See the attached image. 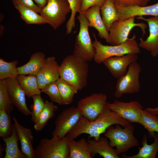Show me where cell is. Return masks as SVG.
Segmentation results:
<instances>
[{"instance_id": "6da1fadb", "label": "cell", "mask_w": 158, "mask_h": 158, "mask_svg": "<svg viewBox=\"0 0 158 158\" xmlns=\"http://www.w3.org/2000/svg\"><path fill=\"white\" fill-rule=\"evenodd\" d=\"M130 123L107 107L93 121H89L82 116L77 123L67 135L68 138L75 139L82 134H87L89 135V138L93 137L97 140L101 135L104 133L110 126L119 124L125 128Z\"/></svg>"}, {"instance_id": "7a4b0ae2", "label": "cell", "mask_w": 158, "mask_h": 158, "mask_svg": "<svg viewBox=\"0 0 158 158\" xmlns=\"http://www.w3.org/2000/svg\"><path fill=\"white\" fill-rule=\"evenodd\" d=\"M89 71L87 62L70 55L60 65V77L80 90L87 85Z\"/></svg>"}, {"instance_id": "3957f363", "label": "cell", "mask_w": 158, "mask_h": 158, "mask_svg": "<svg viewBox=\"0 0 158 158\" xmlns=\"http://www.w3.org/2000/svg\"><path fill=\"white\" fill-rule=\"evenodd\" d=\"M93 45L95 49L94 61L100 64L106 59L111 57L120 56L128 54H138L140 53V47L135 40L136 36L128 38L125 42L116 45H104L98 41L94 33Z\"/></svg>"}, {"instance_id": "277c9868", "label": "cell", "mask_w": 158, "mask_h": 158, "mask_svg": "<svg viewBox=\"0 0 158 158\" xmlns=\"http://www.w3.org/2000/svg\"><path fill=\"white\" fill-rule=\"evenodd\" d=\"M119 125L116 124L115 128L110 126L104 133V136L109 140L110 146L112 148L116 147L118 155L126 153L131 148L139 145L138 141L133 135L134 126L130 123L122 128Z\"/></svg>"}, {"instance_id": "5b68a950", "label": "cell", "mask_w": 158, "mask_h": 158, "mask_svg": "<svg viewBox=\"0 0 158 158\" xmlns=\"http://www.w3.org/2000/svg\"><path fill=\"white\" fill-rule=\"evenodd\" d=\"M80 24L79 33L76 36L73 54L87 62L94 59L95 50L90 37L88 22L84 13H79L77 17Z\"/></svg>"}, {"instance_id": "8992f818", "label": "cell", "mask_w": 158, "mask_h": 158, "mask_svg": "<svg viewBox=\"0 0 158 158\" xmlns=\"http://www.w3.org/2000/svg\"><path fill=\"white\" fill-rule=\"evenodd\" d=\"M68 136L59 139L52 136L42 139L34 150L35 158H69Z\"/></svg>"}, {"instance_id": "52a82bcc", "label": "cell", "mask_w": 158, "mask_h": 158, "mask_svg": "<svg viewBox=\"0 0 158 158\" xmlns=\"http://www.w3.org/2000/svg\"><path fill=\"white\" fill-rule=\"evenodd\" d=\"M71 12L70 5L67 0H48L40 14L46 23L56 30L65 22L67 15Z\"/></svg>"}, {"instance_id": "ba28073f", "label": "cell", "mask_w": 158, "mask_h": 158, "mask_svg": "<svg viewBox=\"0 0 158 158\" xmlns=\"http://www.w3.org/2000/svg\"><path fill=\"white\" fill-rule=\"evenodd\" d=\"M141 71V67L137 61L131 63L126 73L117 79L114 97L120 98L124 94H133L139 92L140 88L139 78Z\"/></svg>"}, {"instance_id": "9c48e42d", "label": "cell", "mask_w": 158, "mask_h": 158, "mask_svg": "<svg viewBox=\"0 0 158 158\" xmlns=\"http://www.w3.org/2000/svg\"><path fill=\"white\" fill-rule=\"evenodd\" d=\"M107 96L105 94L95 93L80 100L77 107L82 116L92 121L107 107Z\"/></svg>"}, {"instance_id": "30bf717a", "label": "cell", "mask_w": 158, "mask_h": 158, "mask_svg": "<svg viewBox=\"0 0 158 158\" xmlns=\"http://www.w3.org/2000/svg\"><path fill=\"white\" fill-rule=\"evenodd\" d=\"M81 116L77 107H72L63 110L55 121L52 136L59 139L64 138L77 123Z\"/></svg>"}, {"instance_id": "8fae6325", "label": "cell", "mask_w": 158, "mask_h": 158, "mask_svg": "<svg viewBox=\"0 0 158 158\" xmlns=\"http://www.w3.org/2000/svg\"><path fill=\"white\" fill-rule=\"evenodd\" d=\"M135 17H132L123 20L114 22L111 26L109 34V43L112 45H118L125 42L132 29L137 26L140 28L143 35L146 34L147 25L144 23H135Z\"/></svg>"}, {"instance_id": "7c38bea8", "label": "cell", "mask_w": 158, "mask_h": 158, "mask_svg": "<svg viewBox=\"0 0 158 158\" xmlns=\"http://www.w3.org/2000/svg\"><path fill=\"white\" fill-rule=\"evenodd\" d=\"M106 107L130 123H138L143 109L142 106L137 101L123 102L116 100L112 103L107 102Z\"/></svg>"}, {"instance_id": "4fadbf2b", "label": "cell", "mask_w": 158, "mask_h": 158, "mask_svg": "<svg viewBox=\"0 0 158 158\" xmlns=\"http://www.w3.org/2000/svg\"><path fill=\"white\" fill-rule=\"evenodd\" d=\"M138 58L137 54H128L109 57L105 59L102 63L111 75L118 79L126 73L129 65L137 61Z\"/></svg>"}, {"instance_id": "5bb4252c", "label": "cell", "mask_w": 158, "mask_h": 158, "mask_svg": "<svg viewBox=\"0 0 158 158\" xmlns=\"http://www.w3.org/2000/svg\"><path fill=\"white\" fill-rule=\"evenodd\" d=\"M136 18L146 21L149 28V36L145 40L140 39L139 47L150 51L153 57H156L158 55V16L148 18L139 16Z\"/></svg>"}, {"instance_id": "9a60e30c", "label": "cell", "mask_w": 158, "mask_h": 158, "mask_svg": "<svg viewBox=\"0 0 158 158\" xmlns=\"http://www.w3.org/2000/svg\"><path fill=\"white\" fill-rule=\"evenodd\" d=\"M5 80L8 93L14 106L24 115H30L31 111L26 102V95L16 78H8Z\"/></svg>"}, {"instance_id": "2e32d148", "label": "cell", "mask_w": 158, "mask_h": 158, "mask_svg": "<svg viewBox=\"0 0 158 158\" xmlns=\"http://www.w3.org/2000/svg\"><path fill=\"white\" fill-rule=\"evenodd\" d=\"M59 65L54 56L46 58L45 63L36 75L40 90L47 84L56 81L59 77Z\"/></svg>"}, {"instance_id": "e0dca14e", "label": "cell", "mask_w": 158, "mask_h": 158, "mask_svg": "<svg viewBox=\"0 0 158 158\" xmlns=\"http://www.w3.org/2000/svg\"><path fill=\"white\" fill-rule=\"evenodd\" d=\"M118 16V20H123L130 17L144 16H158V2L145 6H133L122 7L114 5Z\"/></svg>"}, {"instance_id": "ac0fdd59", "label": "cell", "mask_w": 158, "mask_h": 158, "mask_svg": "<svg viewBox=\"0 0 158 158\" xmlns=\"http://www.w3.org/2000/svg\"><path fill=\"white\" fill-rule=\"evenodd\" d=\"M13 124L20 145L21 151L26 158H35L32 146L33 136L30 128L20 124L15 117H13Z\"/></svg>"}, {"instance_id": "d6986e66", "label": "cell", "mask_w": 158, "mask_h": 158, "mask_svg": "<svg viewBox=\"0 0 158 158\" xmlns=\"http://www.w3.org/2000/svg\"><path fill=\"white\" fill-rule=\"evenodd\" d=\"M89 23V27L95 28L98 32L99 37L104 39L109 43V33L103 22L100 15V7L97 6H92L84 13Z\"/></svg>"}, {"instance_id": "ffe728a7", "label": "cell", "mask_w": 158, "mask_h": 158, "mask_svg": "<svg viewBox=\"0 0 158 158\" xmlns=\"http://www.w3.org/2000/svg\"><path fill=\"white\" fill-rule=\"evenodd\" d=\"M89 147L93 157L98 154L104 158H119L115 149L110 146L108 139L100 137L98 140L90 139L87 140Z\"/></svg>"}, {"instance_id": "44dd1931", "label": "cell", "mask_w": 158, "mask_h": 158, "mask_svg": "<svg viewBox=\"0 0 158 158\" xmlns=\"http://www.w3.org/2000/svg\"><path fill=\"white\" fill-rule=\"evenodd\" d=\"M44 53L38 51L33 53L29 61L25 64L17 67L18 75H30L36 76L44 65L46 58Z\"/></svg>"}, {"instance_id": "7402d4cb", "label": "cell", "mask_w": 158, "mask_h": 158, "mask_svg": "<svg viewBox=\"0 0 158 158\" xmlns=\"http://www.w3.org/2000/svg\"><path fill=\"white\" fill-rule=\"evenodd\" d=\"M151 138L154 139V142L151 144L147 143V138L144 134L142 140V147L136 154L128 156L125 154L122 156L123 158H155L158 151V133H154Z\"/></svg>"}, {"instance_id": "603a6c76", "label": "cell", "mask_w": 158, "mask_h": 158, "mask_svg": "<svg viewBox=\"0 0 158 158\" xmlns=\"http://www.w3.org/2000/svg\"><path fill=\"white\" fill-rule=\"evenodd\" d=\"M69 151V158H91L93 157L89 147L88 143L83 138L76 141L68 137Z\"/></svg>"}, {"instance_id": "cb8c5ba5", "label": "cell", "mask_w": 158, "mask_h": 158, "mask_svg": "<svg viewBox=\"0 0 158 158\" xmlns=\"http://www.w3.org/2000/svg\"><path fill=\"white\" fill-rule=\"evenodd\" d=\"M16 78L26 96L28 97L41 94V92L39 87L36 76L19 74Z\"/></svg>"}, {"instance_id": "d4e9b609", "label": "cell", "mask_w": 158, "mask_h": 158, "mask_svg": "<svg viewBox=\"0 0 158 158\" xmlns=\"http://www.w3.org/2000/svg\"><path fill=\"white\" fill-rule=\"evenodd\" d=\"M2 139L6 145L4 158H26L19 148V139L13 124L11 135Z\"/></svg>"}, {"instance_id": "484cf974", "label": "cell", "mask_w": 158, "mask_h": 158, "mask_svg": "<svg viewBox=\"0 0 158 158\" xmlns=\"http://www.w3.org/2000/svg\"><path fill=\"white\" fill-rule=\"evenodd\" d=\"M101 17L108 32L113 23L119 20L118 16L113 0H105L100 7Z\"/></svg>"}, {"instance_id": "4316f807", "label": "cell", "mask_w": 158, "mask_h": 158, "mask_svg": "<svg viewBox=\"0 0 158 158\" xmlns=\"http://www.w3.org/2000/svg\"><path fill=\"white\" fill-rule=\"evenodd\" d=\"M57 109V106L53 102L47 100L44 102V108L34 123V128L36 131H41L44 128L48 121L53 117Z\"/></svg>"}, {"instance_id": "83f0119b", "label": "cell", "mask_w": 158, "mask_h": 158, "mask_svg": "<svg viewBox=\"0 0 158 158\" xmlns=\"http://www.w3.org/2000/svg\"><path fill=\"white\" fill-rule=\"evenodd\" d=\"M18 10L22 19L27 24H42L46 21L38 13L21 4L15 7Z\"/></svg>"}, {"instance_id": "f1b7e54d", "label": "cell", "mask_w": 158, "mask_h": 158, "mask_svg": "<svg viewBox=\"0 0 158 158\" xmlns=\"http://www.w3.org/2000/svg\"><path fill=\"white\" fill-rule=\"evenodd\" d=\"M64 105L72 103L78 90L73 85L59 77L56 81Z\"/></svg>"}, {"instance_id": "f546056e", "label": "cell", "mask_w": 158, "mask_h": 158, "mask_svg": "<svg viewBox=\"0 0 158 158\" xmlns=\"http://www.w3.org/2000/svg\"><path fill=\"white\" fill-rule=\"evenodd\" d=\"M148 131L149 136L151 137L154 133H158V116L152 114L143 109L138 123Z\"/></svg>"}, {"instance_id": "4dcf8cb0", "label": "cell", "mask_w": 158, "mask_h": 158, "mask_svg": "<svg viewBox=\"0 0 158 158\" xmlns=\"http://www.w3.org/2000/svg\"><path fill=\"white\" fill-rule=\"evenodd\" d=\"M18 60L7 62L0 59V80L8 78H16L18 75L17 67Z\"/></svg>"}, {"instance_id": "1f68e13d", "label": "cell", "mask_w": 158, "mask_h": 158, "mask_svg": "<svg viewBox=\"0 0 158 158\" xmlns=\"http://www.w3.org/2000/svg\"><path fill=\"white\" fill-rule=\"evenodd\" d=\"M14 107L7 91L5 79L0 80V109L10 114Z\"/></svg>"}, {"instance_id": "d6a6232c", "label": "cell", "mask_w": 158, "mask_h": 158, "mask_svg": "<svg viewBox=\"0 0 158 158\" xmlns=\"http://www.w3.org/2000/svg\"><path fill=\"white\" fill-rule=\"evenodd\" d=\"M13 129L10 114L0 109V137L2 138L10 136Z\"/></svg>"}, {"instance_id": "836d02e7", "label": "cell", "mask_w": 158, "mask_h": 158, "mask_svg": "<svg viewBox=\"0 0 158 158\" xmlns=\"http://www.w3.org/2000/svg\"><path fill=\"white\" fill-rule=\"evenodd\" d=\"M41 92L47 95L51 102L61 105H64L56 81L47 84L41 90Z\"/></svg>"}, {"instance_id": "e575fe53", "label": "cell", "mask_w": 158, "mask_h": 158, "mask_svg": "<svg viewBox=\"0 0 158 158\" xmlns=\"http://www.w3.org/2000/svg\"><path fill=\"white\" fill-rule=\"evenodd\" d=\"M70 4L71 14L69 19L66 24V34H70L75 25V16L79 13L81 5V0H67Z\"/></svg>"}, {"instance_id": "d590c367", "label": "cell", "mask_w": 158, "mask_h": 158, "mask_svg": "<svg viewBox=\"0 0 158 158\" xmlns=\"http://www.w3.org/2000/svg\"><path fill=\"white\" fill-rule=\"evenodd\" d=\"M32 97L33 103L30 107L31 110L30 115L32 121L35 123L44 108V102L41 94L34 95Z\"/></svg>"}, {"instance_id": "8d00e7d4", "label": "cell", "mask_w": 158, "mask_h": 158, "mask_svg": "<svg viewBox=\"0 0 158 158\" xmlns=\"http://www.w3.org/2000/svg\"><path fill=\"white\" fill-rule=\"evenodd\" d=\"M151 0H113L115 5L122 7L145 6Z\"/></svg>"}, {"instance_id": "74e56055", "label": "cell", "mask_w": 158, "mask_h": 158, "mask_svg": "<svg viewBox=\"0 0 158 158\" xmlns=\"http://www.w3.org/2000/svg\"><path fill=\"white\" fill-rule=\"evenodd\" d=\"M105 0H81V5L79 13H84L91 7L97 6L100 7L104 4Z\"/></svg>"}, {"instance_id": "f35d334b", "label": "cell", "mask_w": 158, "mask_h": 158, "mask_svg": "<svg viewBox=\"0 0 158 158\" xmlns=\"http://www.w3.org/2000/svg\"><path fill=\"white\" fill-rule=\"evenodd\" d=\"M12 1L14 7L18 5L21 4L34 10L39 13L41 10V8L36 5L33 0H12Z\"/></svg>"}, {"instance_id": "ab89813d", "label": "cell", "mask_w": 158, "mask_h": 158, "mask_svg": "<svg viewBox=\"0 0 158 158\" xmlns=\"http://www.w3.org/2000/svg\"><path fill=\"white\" fill-rule=\"evenodd\" d=\"M35 4L40 8L44 7L47 4L48 0H33Z\"/></svg>"}, {"instance_id": "60d3db41", "label": "cell", "mask_w": 158, "mask_h": 158, "mask_svg": "<svg viewBox=\"0 0 158 158\" xmlns=\"http://www.w3.org/2000/svg\"><path fill=\"white\" fill-rule=\"evenodd\" d=\"M145 109L152 114L158 115V107L154 108L147 107Z\"/></svg>"}]
</instances>
